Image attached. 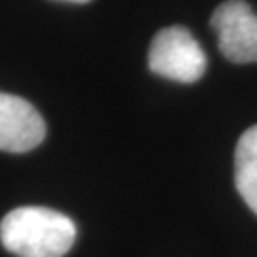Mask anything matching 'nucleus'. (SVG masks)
Masks as SVG:
<instances>
[{
    "mask_svg": "<svg viewBox=\"0 0 257 257\" xmlns=\"http://www.w3.org/2000/svg\"><path fill=\"white\" fill-rule=\"evenodd\" d=\"M76 238L74 221L42 206H21L0 223V240L18 257H63Z\"/></svg>",
    "mask_w": 257,
    "mask_h": 257,
    "instance_id": "f257e3e1",
    "label": "nucleus"
},
{
    "mask_svg": "<svg viewBox=\"0 0 257 257\" xmlns=\"http://www.w3.org/2000/svg\"><path fill=\"white\" fill-rule=\"evenodd\" d=\"M206 54L181 25L160 29L149 48V69L158 76L181 84L198 82L206 73Z\"/></svg>",
    "mask_w": 257,
    "mask_h": 257,
    "instance_id": "f03ea898",
    "label": "nucleus"
},
{
    "mask_svg": "<svg viewBox=\"0 0 257 257\" xmlns=\"http://www.w3.org/2000/svg\"><path fill=\"white\" fill-rule=\"evenodd\" d=\"M219 52L232 63H257V16L246 0H227L211 14Z\"/></svg>",
    "mask_w": 257,
    "mask_h": 257,
    "instance_id": "7ed1b4c3",
    "label": "nucleus"
},
{
    "mask_svg": "<svg viewBox=\"0 0 257 257\" xmlns=\"http://www.w3.org/2000/svg\"><path fill=\"white\" fill-rule=\"evenodd\" d=\"M46 138L44 118L27 99L0 92V151L27 153Z\"/></svg>",
    "mask_w": 257,
    "mask_h": 257,
    "instance_id": "20e7f679",
    "label": "nucleus"
},
{
    "mask_svg": "<svg viewBox=\"0 0 257 257\" xmlns=\"http://www.w3.org/2000/svg\"><path fill=\"white\" fill-rule=\"evenodd\" d=\"M234 183L242 200L257 213V126L246 130L236 143Z\"/></svg>",
    "mask_w": 257,
    "mask_h": 257,
    "instance_id": "39448f33",
    "label": "nucleus"
},
{
    "mask_svg": "<svg viewBox=\"0 0 257 257\" xmlns=\"http://www.w3.org/2000/svg\"><path fill=\"white\" fill-rule=\"evenodd\" d=\"M63 2H74V4H86V2H90V0H63Z\"/></svg>",
    "mask_w": 257,
    "mask_h": 257,
    "instance_id": "423d86ee",
    "label": "nucleus"
}]
</instances>
